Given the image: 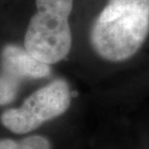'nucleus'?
I'll use <instances>...</instances> for the list:
<instances>
[{"mask_svg": "<svg viewBox=\"0 0 149 149\" xmlns=\"http://www.w3.org/2000/svg\"><path fill=\"white\" fill-rule=\"evenodd\" d=\"M149 33V0H108L91 30L96 53L111 62L132 58Z\"/></svg>", "mask_w": 149, "mask_h": 149, "instance_id": "f257e3e1", "label": "nucleus"}, {"mask_svg": "<svg viewBox=\"0 0 149 149\" xmlns=\"http://www.w3.org/2000/svg\"><path fill=\"white\" fill-rule=\"evenodd\" d=\"M36 6L37 12L24 36V49L43 63H58L66 58L72 45L69 17L73 0H36Z\"/></svg>", "mask_w": 149, "mask_h": 149, "instance_id": "f03ea898", "label": "nucleus"}, {"mask_svg": "<svg viewBox=\"0 0 149 149\" xmlns=\"http://www.w3.org/2000/svg\"><path fill=\"white\" fill-rule=\"evenodd\" d=\"M70 104L69 84L62 79H58L36 91L20 107L5 111L0 120L10 132L23 135L62 115L68 111Z\"/></svg>", "mask_w": 149, "mask_h": 149, "instance_id": "7ed1b4c3", "label": "nucleus"}, {"mask_svg": "<svg viewBox=\"0 0 149 149\" xmlns=\"http://www.w3.org/2000/svg\"><path fill=\"white\" fill-rule=\"evenodd\" d=\"M50 65L34 59L18 45H7L1 52L0 105L9 104L16 97L21 82L26 79L47 77Z\"/></svg>", "mask_w": 149, "mask_h": 149, "instance_id": "20e7f679", "label": "nucleus"}, {"mask_svg": "<svg viewBox=\"0 0 149 149\" xmlns=\"http://www.w3.org/2000/svg\"><path fill=\"white\" fill-rule=\"evenodd\" d=\"M51 143L43 136H28L20 140L0 139V149H51Z\"/></svg>", "mask_w": 149, "mask_h": 149, "instance_id": "39448f33", "label": "nucleus"}]
</instances>
